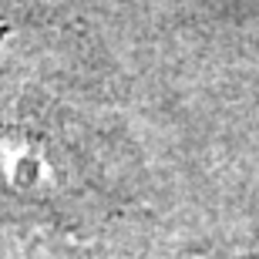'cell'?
I'll use <instances>...</instances> for the list:
<instances>
[{
	"label": "cell",
	"instance_id": "cell-1",
	"mask_svg": "<svg viewBox=\"0 0 259 259\" xmlns=\"http://www.w3.org/2000/svg\"><path fill=\"white\" fill-rule=\"evenodd\" d=\"M34 135L0 132V192L20 199H48L61 189V168Z\"/></svg>",
	"mask_w": 259,
	"mask_h": 259
}]
</instances>
